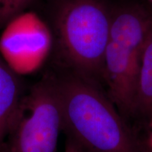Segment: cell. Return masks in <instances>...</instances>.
Masks as SVG:
<instances>
[{"mask_svg": "<svg viewBox=\"0 0 152 152\" xmlns=\"http://www.w3.org/2000/svg\"><path fill=\"white\" fill-rule=\"evenodd\" d=\"M52 76L62 132L80 152H145L146 134L122 116L100 83L68 69Z\"/></svg>", "mask_w": 152, "mask_h": 152, "instance_id": "obj_1", "label": "cell"}, {"mask_svg": "<svg viewBox=\"0 0 152 152\" xmlns=\"http://www.w3.org/2000/svg\"><path fill=\"white\" fill-rule=\"evenodd\" d=\"M112 10L104 0H54L52 25L66 69L102 83Z\"/></svg>", "mask_w": 152, "mask_h": 152, "instance_id": "obj_2", "label": "cell"}, {"mask_svg": "<svg viewBox=\"0 0 152 152\" xmlns=\"http://www.w3.org/2000/svg\"><path fill=\"white\" fill-rule=\"evenodd\" d=\"M151 33L152 14L142 6L131 4L112 10L103 80L109 98L129 123L133 117L142 52Z\"/></svg>", "mask_w": 152, "mask_h": 152, "instance_id": "obj_3", "label": "cell"}, {"mask_svg": "<svg viewBox=\"0 0 152 152\" xmlns=\"http://www.w3.org/2000/svg\"><path fill=\"white\" fill-rule=\"evenodd\" d=\"M62 132L59 99L52 75L31 87L0 152H56Z\"/></svg>", "mask_w": 152, "mask_h": 152, "instance_id": "obj_4", "label": "cell"}, {"mask_svg": "<svg viewBox=\"0 0 152 152\" xmlns=\"http://www.w3.org/2000/svg\"><path fill=\"white\" fill-rule=\"evenodd\" d=\"M52 44V33L47 25L35 14L23 12L5 26L0 38V52L19 73L39 65Z\"/></svg>", "mask_w": 152, "mask_h": 152, "instance_id": "obj_5", "label": "cell"}, {"mask_svg": "<svg viewBox=\"0 0 152 152\" xmlns=\"http://www.w3.org/2000/svg\"><path fill=\"white\" fill-rule=\"evenodd\" d=\"M24 96L18 73L0 54V149L18 117Z\"/></svg>", "mask_w": 152, "mask_h": 152, "instance_id": "obj_6", "label": "cell"}, {"mask_svg": "<svg viewBox=\"0 0 152 152\" xmlns=\"http://www.w3.org/2000/svg\"><path fill=\"white\" fill-rule=\"evenodd\" d=\"M132 120L142 130L152 121V33L142 52Z\"/></svg>", "mask_w": 152, "mask_h": 152, "instance_id": "obj_7", "label": "cell"}, {"mask_svg": "<svg viewBox=\"0 0 152 152\" xmlns=\"http://www.w3.org/2000/svg\"><path fill=\"white\" fill-rule=\"evenodd\" d=\"M34 0H0V28L24 12Z\"/></svg>", "mask_w": 152, "mask_h": 152, "instance_id": "obj_8", "label": "cell"}, {"mask_svg": "<svg viewBox=\"0 0 152 152\" xmlns=\"http://www.w3.org/2000/svg\"><path fill=\"white\" fill-rule=\"evenodd\" d=\"M146 142L149 149L152 152V121L149 123L146 130Z\"/></svg>", "mask_w": 152, "mask_h": 152, "instance_id": "obj_9", "label": "cell"}, {"mask_svg": "<svg viewBox=\"0 0 152 152\" xmlns=\"http://www.w3.org/2000/svg\"><path fill=\"white\" fill-rule=\"evenodd\" d=\"M64 152H80V151L73 142H71L70 140H66L65 151Z\"/></svg>", "mask_w": 152, "mask_h": 152, "instance_id": "obj_10", "label": "cell"}, {"mask_svg": "<svg viewBox=\"0 0 152 152\" xmlns=\"http://www.w3.org/2000/svg\"><path fill=\"white\" fill-rule=\"evenodd\" d=\"M145 152H151L150 150L149 149V148H148L147 145V142H146V150H145Z\"/></svg>", "mask_w": 152, "mask_h": 152, "instance_id": "obj_11", "label": "cell"}, {"mask_svg": "<svg viewBox=\"0 0 152 152\" xmlns=\"http://www.w3.org/2000/svg\"><path fill=\"white\" fill-rule=\"evenodd\" d=\"M150 1H151V2H152V0H150Z\"/></svg>", "mask_w": 152, "mask_h": 152, "instance_id": "obj_12", "label": "cell"}]
</instances>
